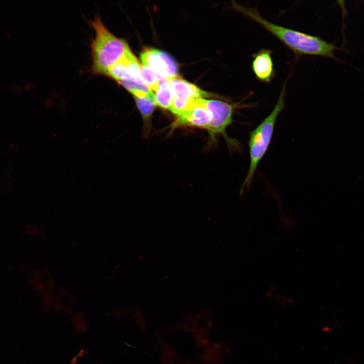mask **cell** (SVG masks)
<instances>
[{"label":"cell","instance_id":"cell-1","mask_svg":"<svg viewBox=\"0 0 364 364\" xmlns=\"http://www.w3.org/2000/svg\"><path fill=\"white\" fill-rule=\"evenodd\" d=\"M233 8L260 24L297 56L307 55L337 59L334 52L341 49L321 37L270 22L262 17L256 8L244 7L235 2L233 3Z\"/></svg>","mask_w":364,"mask_h":364},{"label":"cell","instance_id":"cell-2","mask_svg":"<svg viewBox=\"0 0 364 364\" xmlns=\"http://www.w3.org/2000/svg\"><path fill=\"white\" fill-rule=\"evenodd\" d=\"M95 37L91 44L92 70L105 75L108 70L131 50L127 42L113 34L99 17L91 21Z\"/></svg>","mask_w":364,"mask_h":364},{"label":"cell","instance_id":"cell-3","mask_svg":"<svg viewBox=\"0 0 364 364\" xmlns=\"http://www.w3.org/2000/svg\"><path fill=\"white\" fill-rule=\"evenodd\" d=\"M285 87L286 82L271 112L250 133L248 141L250 164L241 187L242 192L250 186L258 165L268 149L277 119L285 107Z\"/></svg>","mask_w":364,"mask_h":364},{"label":"cell","instance_id":"cell-4","mask_svg":"<svg viewBox=\"0 0 364 364\" xmlns=\"http://www.w3.org/2000/svg\"><path fill=\"white\" fill-rule=\"evenodd\" d=\"M202 102L211 115V121L206 129L210 138L214 140L217 134H221L228 144H235L236 142L232 141L225 132L233 121L235 105L225 101L204 98Z\"/></svg>","mask_w":364,"mask_h":364},{"label":"cell","instance_id":"cell-5","mask_svg":"<svg viewBox=\"0 0 364 364\" xmlns=\"http://www.w3.org/2000/svg\"><path fill=\"white\" fill-rule=\"evenodd\" d=\"M140 59L142 65L166 80L178 75L176 62L168 54L162 51L145 49L140 54Z\"/></svg>","mask_w":364,"mask_h":364},{"label":"cell","instance_id":"cell-6","mask_svg":"<svg viewBox=\"0 0 364 364\" xmlns=\"http://www.w3.org/2000/svg\"><path fill=\"white\" fill-rule=\"evenodd\" d=\"M202 99H199L197 104L187 112L177 116L171 124V129L193 127L207 129L211 117L210 112L202 102Z\"/></svg>","mask_w":364,"mask_h":364},{"label":"cell","instance_id":"cell-7","mask_svg":"<svg viewBox=\"0 0 364 364\" xmlns=\"http://www.w3.org/2000/svg\"><path fill=\"white\" fill-rule=\"evenodd\" d=\"M252 58L251 68L255 77L263 82H270L275 76L271 51L262 49L254 53Z\"/></svg>","mask_w":364,"mask_h":364},{"label":"cell","instance_id":"cell-8","mask_svg":"<svg viewBox=\"0 0 364 364\" xmlns=\"http://www.w3.org/2000/svg\"><path fill=\"white\" fill-rule=\"evenodd\" d=\"M167 81L171 87L173 96L196 100L208 95L207 92L184 79L178 75Z\"/></svg>","mask_w":364,"mask_h":364},{"label":"cell","instance_id":"cell-9","mask_svg":"<svg viewBox=\"0 0 364 364\" xmlns=\"http://www.w3.org/2000/svg\"><path fill=\"white\" fill-rule=\"evenodd\" d=\"M137 108L142 116L143 122V131L147 136L152 127L151 118L156 105L152 97H134Z\"/></svg>","mask_w":364,"mask_h":364},{"label":"cell","instance_id":"cell-10","mask_svg":"<svg viewBox=\"0 0 364 364\" xmlns=\"http://www.w3.org/2000/svg\"><path fill=\"white\" fill-rule=\"evenodd\" d=\"M118 82L130 92L133 97L153 98V92L145 83L142 78L128 76Z\"/></svg>","mask_w":364,"mask_h":364},{"label":"cell","instance_id":"cell-11","mask_svg":"<svg viewBox=\"0 0 364 364\" xmlns=\"http://www.w3.org/2000/svg\"><path fill=\"white\" fill-rule=\"evenodd\" d=\"M173 98V94L167 80L163 81L157 90L153 92V100L156 106L169 110Z\"/></svg>","mask_w":364,"mask_h":364},{"label":"cell","instance_id":"cell-12","mask_svg":"<svg viewBox=\"0 0 364 364\" xmlns=\"http://www.w3.org/2000/svg\"><path fill=\"white\" fill-rule=\"evenodd\" d=\"M141 73L145 83L154 92H155L160 83L166 79L143 65L141 66Z\"/></svg>","mask_w":364,"mask_h":364}]
</instances>
